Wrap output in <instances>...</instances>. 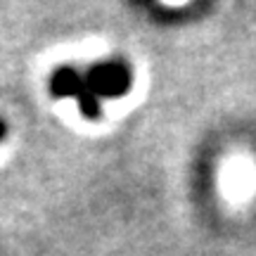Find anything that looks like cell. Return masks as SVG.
I'll use <instances>...</instances> for the list:
<instances>
[{
  "label": "cell",
  "mask_w": 256,
  "mask_h": 256,
  "mask_svg": "<svg viewBox=\"0 0 256 256\" xmlns=\"http://www.w3.org/2000/svg\"><path fill=\"white\" fill-rule=\"evenodd\" d=\"M86 83L98 100H116L133 88V69L124 60H104L86 72Z\"/></svg>",
  "instance_id": "cell-1"
},
{
  "label": "cell",
  "mask_w": 256,
  "mask_h": 256,
  "mask_svg": "<svg viewBox=\"0 0 256 256\" xmlns=\"http://www.w3.org/2000/svg\"><path fill=\"white\" fill-rule=\"evenodd\" d=\"M48 88L55 98H74L78 102V110L88 121H98L100 119V100L92 95V90L88 88V83L83 78V74L78 69H74L69 64H62L57 66L55 72L50 74V81H48Z\"/></svg>",
  "instance_id": "cell-2"
},
{
  "label": "cell",
  "mask_w": 256,
  "mask_h": 256,
  "mask_svg": "<svg viewBox=\"0 0 256 256\" xmlns=\"http://www.w3.org/2000/svg\"><path fill=\"white\" fill-rule=\"evenodd\" d=\"M5 136H8V124H5V121L0 119V142L5 140Z\"/></svg>",
  "instance_id": "cell-3"
}]
</instances>
